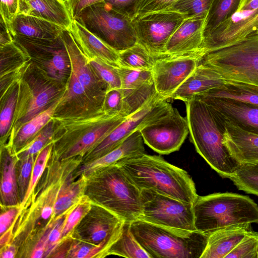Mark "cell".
Listing matches in <instances>:
<instances>
[{
	"mask_svg": "<svg viewBox=\"0 0 258 258\" xmlns=\"http://www.w3.org/2000/svg\"><path fill=\"white\" fill-rule=\"evenodd\" d=\"M144 142L139 130L134 132L116 148L96 159L82 163L76 169L74 177L87 176L106 166L120 160L145 153Z\"/></svg>",
	"mask_w": 258,
	"mask_h": 258,
	"instance_id": "22",
	"label": "cell"
},
{
	"mask_svg": "<svg viewBox=\"0 0 258 258\" xmlns=\"http://www.w3.org/2000/svg\"><path fill=\"white\" fill-rule=\"evenodd\" d=\"M141 1V0H104L111 8L132 19L137 15Z\"/></svg>",
	"mask_w": 258,
	"mask_h": 258,
	"instance_id": "52",
	"label": "cell"
},
{
	"mask_svg": "<svg viewBox=\"0 0 258 258\" xmlns=\"http://www.w3.org/2000/svg\"><path fill=\"white\" fill-rule=\"evenodd\" d=\"M213 0H177L170 10L177 12L185 18H206Z\"/></svg>",
	"mask_w": 258,
	"mask_h": 258,
	"instance_id": "43",
	"label": "cell"
},
{
	"mask_svg": "<svg viewBox=\"0 0 258 258\" xmlns=\"http://www.w3.org/2000/svg\"><path fill=\"white\" fill-rule=\"evenodd\" d=\"M69 31L88 61L97 59L118 68L119 52L88 30L77 20H73Z\"/></svg>",
	"mask_w": 258,
	"mask_h": 258,
	"instance_id": "24",
	"label": "cell"
},
{
	"mask_svg": "<svg viewBox=\"0 0 258 258\" xmlns=\"http://www.w3.org/2000/svg\"><path fill=\"white\" fill-rule=\"evenodd\" d=\"M216 115L223 125L224 144L233 157L241 165L258 163V134L245 131Z\"/></svg>",
	"mask_w": 258,
	"mask_h": 258,
	"instance_id": "21",
	"label": "cell"
},
{
	"mask_svg": "<svg viewBox=\"0 0 258 258\" xmlns=\"http://www.w3.org/2000/svg\"><path fill=\"white\" fill-rule=\"evenodd\" d=\"M54 121L52 119L26 146L17 154L18 158L37 155L47 145L53 142Z\"/></svg>",
	"mask_w": 258,
	"mask_h": 258,
	"instance_id": "42",
	"label": "cell"
},
{
	"mask_svg": "<svg viewBox=\"0 0 258 258\" xmlns=\"http://www.w3.org/2000/svg\"><path fill=\"white\" fill-rule=\"evenodd\" d=\"M184 103L190 140L197 152L221 177L230 178L241 164L224 144L221 120L195 95Z\"/></svg>",
	"mask_w": 258,
	"mask_h": 258,
	"instance_id": "1",
	"label": "cell"
},
{
	"mask_svg": "<svg viewBox=\"0 0 258 258\" xmlns=\"http://www.w3.org/2000/svg\"><path fill=\"white\" fill-rule=\"evenodd\" d=\"M0 234L7 231L15 223L17 218L23 210L21 205L4 206L1 205Z\"/></svg>",
	"mask_w": 258,
	"mask_h": 258,
	"instance_id": "51",
	"label": "cell"
},
{
	"mask_svg": "<svg viewBox=\"0 0 258 258\" xmlns=\"http://www.w3.org/2000/svg\"><path fill=\"white\" fill-rule=\"evenodd\" d=\"M123 97L121 89L107 92L103 105V111L110 115L121 114L123 108Z\"/></svg>",
	"mask_w": 258,
	"mask_h": 258,
	"instance_id": "48",
	"label": "cell"
},
{
	"mask_svg": "<svg viewBox=\"0 0 258 258\" xmlns=\"http://www.w3.org/2000/svg\"><path fill=\"white\" fill-rule=\"evenodd\" d=\"M54 222V221L49 224L48 227L46 228L43 234L36 242L30 252L29 257H44L49 233Z\"/></svg>",
	"mask_w": 258,
	"mask_h": 258,
	"instance_id": "54",
	"label": "cell"
},
{
	"mask_svg": "<svg viewBox=\"0 0 258 258\" xmlns=\"http://www.w3.org/2000/svg\"><path fill=\"white\" fill-rule=\"evenodd\" d=\"M155 59L139 43L119 52V67L136 70H152Z\"/></svg>",
	"mask_w": 258,
	"mask_h": 258,
	"instance_id": "37",
	"label": "cell"
},
{
	"mask_svg": "<svg viewBox=\"0 0 258 258\" xmlns=\"http://www.w3.org/2000/svg\"><path fill=\"white\" fill-rule=\"evenodd\" d=\"M127 117L104 111L87 117L54 119L51 157H83L99 145Z\"/></svg>",
	"mask_w": 258,
	"mask_h": 258,
	"instance_id": "3",
	"label": "cell"
},
{
	"mask_svg": "<svg viewBox=\"0 0 258 258\" xmlns=\"http://www.w3.org/2000/svg\"><path fill=\"white\" fill-rule=\"evenodd\" d=\"M64 29L46 19L24 14L18 15L10 27L13 37L34 39H54L60 36Z\"/></svg>",
	"mask_w": 258,
	"mask_h": 258,
	"instance_id": "26",
	"label": "cell"
},
{
	"mask_svg": "<svg viewBox=\"0 0 258 258\" xmlns=\"http://www.w3.org/2000/svg\"><path fill=\"white\" fill-rule=\"evenodd\" d=\"M75 20L118 52L138 43L132 19L104 1L87 7Z\"/></svg>",
	"mask_w": 258,
	"mask_h": 258,
	"instance_id": "9",
	"label": "cell"
},
{
	"mask_svg": "<svg viewBox=\"0 0 258 258\" xmlns=\"http://www.w3.org/2000/svg\"><path fill=\"white\" fill-rule=\"evenodd\" d=\"M17 155L6 144L1 145V205H21L16 165Z\"/></svg>",
	"mask_w": 258,
	"mask_h": 258,
	"instance_id": "30",
	"label": "cell"
},
{
	"mask_svg": "<svg viewBox=\"0 0 258 258\" xmlns=\"http://www.w3.org/2000/svg\"><path fill=\"white\" fill-rule=\"evenodd\" d=\"M18 81L14 83L4 93L0 94L1 145L6 144L10 136L18 99Z\"/></svg>",
	"mask_w": 258,
	"mask_h": 258,
	"instance_id": "35",
	"label": "cell"
},
{
	"mask_svg": "<svg viewBox=\"0 0 258 258\" xmlns=\"http://www.w3.org/2000/svg\"><path fill=\"white\" fill-rule=\"evenodd\" d=\"M200 63L213 69L225 80L258 87V30L207 52Z\"/></svg>",
	"mask_w": 258,
	"mask_h": 258,
	"instance_id": "8",
	"label": "cell"
},
{
	"mask_svg": "<svg viewBox=\"0 0 258 258\" xmlns=\"http://www.w3.org/2000/svg\"><path fill=\"white\" fill-rule=\"evenodd\" d=\"M56 103L25 123L6 145L16 154L30 143L52 119Z\"/></svg>",
	"mask_w": 258,
	"mask_h": 258,
	"instance_id": "32",
	"label": "cell"
},
{
	"mask_svg": "<svg viewBox=\"0 0 258 258\" xmlns=\"http://www.w3.org/2000/svg\"><path fill=\"white\" fill-rule=\"evenodd\" d=\"M256 9H258V0H249L242 5L240 11Z\"/></svg>",
	"mask_w": 258,
	"mask_h": 258,
	"instance_id": "58",
	"label": "cell"
},
{
	"mask_svg": "<svg viewBox=\"0 0 258 258\" xmlns=\"http://www.w3.org/2000/svg\"><path fill=\"white\" fill-rule=\"evenodd\" d=\"M142 212L138 219L156 225L196 230L193 204L150 189L141 190Z\"/></svg>",
	"mask_w": 258,
	"mask_h": 258,
	"instance_id": "10",
	"label": "cell"
},
{
	"mask_svg": "<svg viewBox=\"0 0 258 258\" xmlns=\"http://www.w3.org/2000/svg\"><path fill=\"white\" fill-rule=\"evenodd\" d=\"M0 93L19 80L29 56L14 40L0 46Z\"/></svg>",
	"mask_w": 258,
	"mask_h": 258,
	"instance_id": "28",
	"label": "cell"
},
{
	"mask_svg": "<svg viewBox=\"0 0 258 258\" xmlns=\"http://www.w3.org/2000/svg\"><path fill=\"white\" fill-rule=\"evenodd\" d=\"M250 226L247 224L228 226L211 233L201 258H225L252 231Z\"/></svg>",
	"mask_w": 258,
	"mask_h": 258,
	"instance_id": "27",
	"label": "cell"
},
{
	"mask_svg": "<svg viewBox=\"0 0 258 258\" xmlns=\"http://www.w3.org/2000/svg\"><path fill=\"white\" fill-rule=\"evenodd\" d=\"M205 19L204 17L185 19L167 42L162 57L189 53L202 49Z\"/></svg>",
	"mask_w": 258,
	"mask_h": 258,
	"instance_id": "23",
	"label": "cell"
},
{
	"mask_svg": "<svg viewBox=\"0 0 258 258\" xmlns=\"http://www.w3.org/2000/svg\"><path fill=\"white\" fill-rule=\"evenodd\" d=\"M130 223L124 222L119 237L108 249L107 256L114 255L127 258H152L133 235L130 229Z\"/></svg>",
	"mask_w": 258,
	"mask_h": 258,
	"instance_id": "36",
	"label": "cell"
},
{
	"mask_svg": "<svg viewBox=\"0 0 258 258\" xmlns=\"http://www.w3.org/2000/svg\"><path fill=\"white\" fill-rule=\"evenodd\" d=\"M19 0H1V23L10 31V25L19 14Z\"/></svg>",
	"mask_w": 258,
	"mask_h": 258,
	"instance_id": "50",
	"label": "cell"
},
{
	"mask_svg": "<svg viewBox=\"0 0 258 258\" xmlns=\"http://www.w3.org/2000/svg\"><path fill=\"white\" fill-rule=\"evenodd\" d=\"M144 143L160 154H169L178 151L188 134L186 117L172 108L166 114L139 130Z\"/></svg>",
	"mask_w": 258,
	"mask_h": 258,
	"instance_id": "16",
	"label": "cell"
},
{
	"mask_svg": "<svg viewBox=\"0 0 258 258\" xmlns=\"http://www.w3.org/2000/svg\"><path fill=\"white\" fill-rule=\"evenodd\" d=\"M225 81L216 71L200 63L171 95L170 99L185 102L198 94L223 85Z\"/></svg>",
	"mask_w": 258,
	"mask_h": 258,
	"instance_id": "25",
	"label": "cell"
},
{
	"mask_svg": "<svg viewBox=\"0 0 258 258\" xmlns=\"http://www.w3.org/2000/svg\"><path fill=\"white\" fill-rule=\"evenodd\" d=\"M196 95L230 99L258 106L257 86L226 80L223 85Z\"/></svg>",
	"mask_w": 258,
	"mask_h": 258,
	"instance_id": "31",
	"label": "cell"
},
{
	"mask_svg": "<svg viewBox=\"0 0 258 258\" xmlns=\"http://www.w3.org/2000/svg\"><path fill=\"white\" fill-rule=\"evenodd\" d=\"M258 30V9L241 10L235 13L204 39L206 52L237 41Z\"/></svg>",
	"mask_w": 258,
	"mask_h": 258,
	"instance_id": "18",
	"label": "cell"
},
{
	"mask_svg": "<svg viewBox=\"0 0 258 258\" xmlns=\"http://www.w3.org/2000/svg\"><path fill=\"white\" fill-rule=\"evenodd\" d=\"M116 69L120 78L122 90L138 89L154 82L152 70H136L121 67Z\"/></svg>",
	"mask_w": 258,
	"mask_h": 258,
	"instance_id": "39",
	"label": "cell"
},
{
	"mask_svg": "<svg viewBox=\"0 0 258 258\" xmlns=\"http://www.w3.org/2000/svg\"><path fill=\"white\" fill-rule=\"evenodd\" d=\"M14 41V38L6 26L1 23L0 46L6 45Z\"/></svg>",
	"mask_w": 258,
	"mask_h": 258,
	"instance_id": "56",
	"label": "cell"
},
{
	"mask_svg": "<svg viewBox=\"0 0 258 258\" xmlns=\"http://www.w3.org/2000/svg\"><path fill=\"white\" fill-rule=\"evenodd\" d=\"M89 62L96 75L106 85L107 92L121 88V80L117 68L97 59L90 60Z\"/></svg>",
	"mask_w": 258,
	"mask_h": 258,
	"instance_id": "45",
	"label": "cell"
},
{
	"mask_svg": "<svg viewBox=\"0 0 258 258\" xmlns=\"http://www.w3.org/2000/svg\"><path fill=\"white\" fill-rule=\"evenodd\" d=\"M133 235L152 258H201L209 234L170 228L137 219L130 223Z\"/></svg>",
	"mask_w": 258,
	"mask_h": 258,
	"instance_id": "5",
	"label": "cell"
},
{
	"mask_svg": "<svg viewBox=\"0 0 258 258\" xmlns=\"http://www.w3.org/2000/svg\"><path fill=\"white\" fill-rule=\"evenodd\" d=\"M206 53L204 49L186 54L155 59L152 72L158 95L167 100L199 65Z\"/></svg>",
	"mask_w": 258,
	"mask_h": 258,
	"instance_id": "15",
	"label": "cell"
},
{
	"mask_svg": "<svg viewBox=\"0 0 258 258\" xmlns=\"http://www.w3.org/2000/svg\"><path fill=\"white\" fill-rule=\"evenodd\" d=\"M18 82V99L8 142L25 123L58 102L67 89V84L51 78L31 60Z\"/></svg>",
	"mask_w": 258,
	"mask_h": 258,
	"instance_id": "7",
	"label": "cell"
},
{
	"mask_svg": "<svg viewBox=\"0 0 258 258\" xmlns=\"http://www.w3.org/2000/svg\"><path fill=\"white\" fill-rule=\"evenodd\" d=\"M248 1H249V0H244L243 4L244 3H245V2Z\"/></svg>",
	"mask_w": 258,
	"mask_h": 258,
	"instance_id": "59",
	"label": "cell"
},
{
	"mask_svg": "<svg viewBox=\"0 0 258 258\" xmlns=\"http://www.w3.org/2000/svg\"><path fill=\"white\" fill-rule=\"evenodd\" d=\"M103 111L89 98L71 70L67 90L58 102L52 118L87 117Z\"/></svg>",
	"mask_w": 258,
	"mask_h": 258,
	"instance_id": "20",
	"label": "cell"
},
{
	"mask_svg": "<svg viewBox=\"0 0 258 258\" xmlns=\"http://www.w3.org/2000/svg\"><path fill=\"white\" fill-rule=\"evenodd\" d=\"M195 96L219 117L258 134V106L227 99Z\"/></svg>",
	"mask_w": 258,
	"mask_h": 258,
	"instance_id": "19",
	"label": "cell"
},
{
	"mask_svg": "<svg viewBox=\"0 0 258 258\" xmlns=\"http://www.w3.org/2000/svg\"><path fill=\"white\" fill-rule=\"evenodd\" d=\"M184 19L180 13L168 10L136 16L132 23L138 43L156 59L164 55L167 42Z\"/></svg>",
	"mask_w": 258,
	"mask_h": 258,
	"instance_id": "11",
	"label": "cell"
},
{
	"mask_svg": "<svg viewBox=\"0 0 258 258\" xmlns=\"http://www.w3.org/2000/svg\"><path fill=\"white\" fill-rule=\"evenodd\" d=\"M37 155H29L18 158L16 169L21 204L24 201L28 191L33 168Z\"/></svg>",
	"mask_w": 258,
	"mask_h": 258,
	"instance_id": "44",
	"label": "cell"
},
{
	"mask_svg": "<svg viewBox=\"0 0 258 258\" xmlns=\"http://www.w3.org/2000/svg\"><path fill=\"white\" fill-rule=\"evenodd\" d=\"M65 1H66V2L67 1V0H65Z\"/></svg>",
	"mask_w": 258,
	"mask_h": 258,
	"instance_id": "60",
	"label": "cell"
},
{
	"mask_svg": "<svg viewBox=\"0 0 258 258\" xmlns=\"http://www.w3.org/2000/svg\"><path fill=\"white\" fill-rule=\"evenodd\" d=\"M14 223L7 231H6L4 233L1 235V248L11 242L14 235L13 231L14 228Z\"/></svg>",
	"mask_w": 258,
	"mask_h": 258,
	"instance_id": "57",
	"label": "cell"
},
{
	"mask_svg": "<svg viewBox=\"0 0 258 258\" xmlns=\"http://www.w3.org/2000/svg\"><path fill=\"white\" fill-rule=\"evenodd\" d=\"M19 14L41 18L69 30L73 21L65 0H19Z\"/></svg>",
	"mask_w": 258,
	"mask_h": 258,
	"instance_id": "29",
	"label": "cell"
},
{
	"mask_svg": "<svg viewBox=\"0 0 258 258\" xmlns=\"http://www.w3.org/2000/svg\"><path fill=\"white\" fill-rule=\"evenodd\" d=\"M74 173L67 177L61 186L54 205L52 221L67 212L84 195L86 177L81 175L75 178Z\"/></svg>",
	"mask_w": 258,
	"mask_h": 258,
	"instance_id": "33",
	"label": "cell"
},
{
	"mask_svg": "<svg viewBox=\"0 0 258 258\" xmlns=\"http://www.w3.org/2000/svg\"><path fill=\"white\" fill-rule=\"evenodd\" d=\"M13 38L32 62L51 78L67 84L71 64L61 35L54 39H34L17 36Z\"/></svg>",
	"mask_w": 258,
	"mask_h": 258,
	"instance_id": "12",
	"label": "cell"
},
{
	"mask_svg": "<svg viewBox=\"0 0 258 258\" xmlns=\"http://www.w3.org/2000/svg\"><path fill=\"white\" fill-rule=\"evenodd\" d=\"M124 222L112 212L92 203L70 237L101 248L106 257L108 249L119 237Z\"/></svg>",
	"mask_w": 258,
	"mask_h": 258,
	"instance_id": "13",
	"label": "cell"
},
{
	"mask_svg": "<svg viewBox=\"0 0 258 258\" xmlns=\"http://www.w3.org/2000/svg\"><path fill=\"white\" fill-rule=\"evenodd\" d=\"M258 258V233L246 235L225 258Z\"/></svg>",
	"mask_w": 258,
	"mask_h": 258,
	"instance_id": "46",
	"label": "cell"
},
{
	"mask_svg": "<svg viewBox=\"0 0 258 258\" xmlns=\"http://www.w3.org/2000/svg\"><path fill=\"white\" fill-rule=\"evenodd\" d=\"M229 179L239 190L258 196V163L241 164Z\"/></svg>",
	"mask_w": 258,
	"mask_h": 258,
	"instance_id": "38",
	"label": "cell"
},
{
	"mask_svg": "<svg viewBox=\"0 0 258 258\" xmlns=\"http://www.w3.org/2000/svg\"><path fill=\"white\" fill-rule=\"evenodd\" d=\"M196 230L209 234L224 227L258 223V206L247 196L218 192L198 196L193 204Z\"/></svg>",
	"mask_w": 258,
	"mask_h": 258,
	"instance_id": "6",
	"label": "cell"
},
{
	"mask_svg": "<svg viewBox=\"0 0 258 258\" xmlns=\"http://www.w3.org/2000/svg\"><path fill=\"white\" fill-rule=\"evenodd\" d=\"M86 177L84 195L94 204L114 213L125 221L139 218L141 189L117 163L100 169Z\"/></svg>",
	"mask_w": 258,
	"mask_h": 258,
	"instance_id": "4",
	"label": "cell"
},
{
	"mask_svg": "<svg viewBox=\"0 0 258 258\" xmlns=\"http://www.w3.org/2000/svg\"><path fill=\"white\" fill-rule=\"evenodd\" d=\"M103 1L104 0H67L66 4L71 16L74 20L87 7Z\"/></svg>",
	"mask_w": 258,
	"mask_h": 258,
	"instance_id": "53",
	"label": "cell"
},
{
	"mask_svg": "<svg viewBox=\"0 0 258 258\" xmlns=\"http://www.w3.org/2000/svg\"><path fill=\"white\" fill-rule=\"evenodd\" d=\"M18 253V248L13 243H10L1 248V258H14Z\"/></svg>",
	"mask_w": 258,
	"mask_h": 258,
	"instance_id": "55",
	"label": "cell"
},
{
	"mask_svg": "<svg viewBox=\"0 0 258 258\" xmlns=\"http://www.w3.org/2000/svg\"><path fill=\"white\" fill-rule=\"evenodd\" d=\"M92 205V203L89 198L84 195L68 211L64 220L60 244L70 237L75 227L90 210Z\"/></svg>",
	"mask_w": 258,
	"mask_h": 258,
	"instance_id": "40",
	"label": "cell"
},
{
	"mask_svg": "<svg viewBox=\"0 0 258 258\" xmlns=\"http://www.w3.org/2000/svg\"><path fill=\"white\" fill-rule=\"evenodd\" d=\"M116 163L141 190H152L192 204L198 196L195 184L188 173L160 156L144 153Z\"/></svg>",
	"mask_w": 258,
	"mask_h": 258,
	"instance_id": "2",
	"label": "cell"
},
{
	"mask_svg": "<svg viewBox=\"0 0 258 258\" xmlns=\"http://www.w3.org/2000/svg\"><path fill=\"white\" fill-rule=\"evenodd\" d=\"M53 142L47 145L37 155L32 170L30 183L25 197L21 204L23 210L32 197L35 188L42 177L50 157Z\"/></svg>",
	"mask_w": 258,
	"mask_h": 258,
	"instance_id": "41",
	"label": "cell"
},
{
	"mask_svg": "<svg viewBox=\"0 0 258 258\" xmlns=\"http://www.w3.org/2000/svg\"><path fill=\"white\" fill-rule=\"evenodd\" d=\"M158 95L137 111L127 116L99 145L85 155L82 163L98 158L118 147L130 135L166 114L172 108Z\"/></svg>",
	"mask_w": 258,
	"mask_h": 258,
	"instance_id": "14",
	"label": "cell"
},
{
	"mask_svg": "<svg viewBox=\"0 0 258 258\" xmlns=\"http://www.w3.org/2000/svg\"><path fill=\"white\" fill-rule=\"evenodd\" d=\"M61 37L67 49L73 71L89 98L103 110L106 85L96 75L70 31L64 29Z\"/></svg>",
	"mask_w": 258,
	"mask_h": 258,
	"instance_id": "17",
	"label": "cell"
},
{
	"mask_svg": "<svg viewBox=\"0 0 258 258\" xmlns=\"http://www.w3.org/2000/svg\"><path fill=\"white\" fill-rule=\"evenodd\" d=\"M68 211L54 220L49 233L44 257H50L51 254L59 245L64 220Z\"/></svg>",
	"mask_w": 258,
	"mask_h": 258,
	"instance_id": "47",
	"label": "cell"
},
{
	"mask_svg": "<svg viewBox=\"0 0 258 258\" xmlns=\"http://www.w3.org/2000/svg\"><path fill=\"white\" fill-rule=\"evenodd\" d=\"M177 1L141 0L136 16L152 12L170 10Z\"/></svg>",
	"mask_w": 258,
	"mask_h": 258,
	"instance_id": "49",
	"label": "cell"
},
{
	"mask_svg": "<svg viewBox=\"0 0 258 258\" xmlns=\"http://www.w3.org/2000/svg\"><path fill=\"white\" fill-rule=\"evenodd\" d=\"M244 0H213L205 19L204 39L239 12Z\"/></svg>",
	"mask_w": 258,
	"mask_h": 258,
	"instance_id": "34",
	"label": "cell"
}]
</instances>
